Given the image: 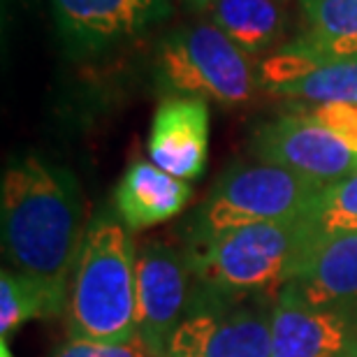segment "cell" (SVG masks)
<instances>
[{
  "instance_id": "6da1fadb",
  "label": "cell",
  "mask_w": 357,
  "mask_h": 357,
  "mask_svg": "<svg viewBox=\"0 0 357 357\" xmlns=\"http://www.w3.org/2000/svg\"><path fill=\"white\" fill-rule=\"evenodd\" d=\"M0 220L10 269L38 290L45 318L59 316L89 232L79 185L40 155H19L3 174Z\"/></svg>"
},
{
  "instance_id": "7a4b0ae2",
  "label": "cell",
  "mask_w": 357,
  "mask_h": 357,
  "mask_svg": "<svg viewBox=\"0 0 357 357\" xmlns=\"http://www.w3.org/2000/svg\"><path fill=\"white\" fill-rule=\"evenodd\" d=\"M313 234L304 218L260 223L234 230L195 234L188 251L192 278H197V306L241 295H278L297 274Z\"/></svg>"
},
{
  "instance_id": "3957f363",
  "label": "cell",
  "mask_w": 357,
  "mask_h": 357,
  "mask_svg": "<svg viewBox=\"0 0 357 357\" xmlns=\"http://www.w3.org/2000/svg\"><path fill=\"white\" fill-rule=\"evenodd\" d=\"M135 255L130 232L119 220L102 216L89 225L66 304L70 339L137 341Z\"/></svg>"
},
{
  "instance_id": "277c9868",
  "label": "cell",
  "mask_w": 357,
  "mask_h": 357,
  "mask_svg": "<svg viewBox=\"0 0 357 357\" xmlns=\"http://www.w3.org/2000/svg\"><path fill=\"white\" fill-rule=\"evenodd\" d=\"M162 86L183 98L241 105L258 89L248 54L213 24H192L169 33L158 49Z\"/></svg>"
},
{
  "instance_id": "5b68a950",
  "label": "cell",
  "mask_w": 357,
  "mask_h": 357,
  "mask_svg": "<svg viewBox=\"0 0 357 357\" xmlns=\"http://www.w3.org/2000/svg\"><path fill=\"white\" fill-rule=\"evenodd\" d=\"M325 183L276 165H237L218 178L199 211V237L304 218Z\"/></svg>"
},
{
  "instance_id": "8992f818",
  "label": "cell",
  "mask_w": 357,
  "mask_h": 357,
  "mask_svg": "<svg viewBox=\"0 0 357 357\" xmlns=\"http://www.w3.org/2000/svg\"><path fill=\"white\" fill-rule=\"evenodd\" d=\"M251 151L265 165H276L334 183L357 172V146L304 114H285L260 126L251 139Z\"/></svg>"
},
{
  "instance_id": "52a82bcc",
  "label": "cell",
  "mask_w": 357,
  "mask_h": 357,
  "mask_svg": "<svg viewBox=\"0 0 357 357\" xmlns=\"http://www.w3.org/2000/svg\"><path fill=\"white\" fill-rule=\"evenodd\" d=\"M188 255L165 241H149L135 255L137 339L153 357H165L169 337L188 306Z\"/></svg>"
},
{
  "instance_id": "ba28073f",
  "label": "cell",
  "mask_w": 357,
  "mask_h": 357,
  "mask_svg": "<svg viewBox=\"0 0 357 357\" xmlns=\"http://www.w3.org/2000/svg\"><path fill=\"white\" fill-rule=\"evenodd\" d=\"M165 357H271V311L213 302L188 311Z\"/></svg>"
},
{
  "instance_id": "9c48e42d",
  "label": "cell",
  "mask_w": 357,
  "mask_h": 357,
  "mask_svg": "<svg viewBox=\"0 0 357 357\" xmlns=\"http://www.w3.org/2000/svg\"><path fill=\"white\" fill-rule=\"evenodd\" d=\"M271 357H357V318L306 302L288 283L271 306Z\"/></svg>"
},
{
  "instance_id": "30bf717a",
  "label": "cell",
  "mask_w": 357,
  "mask_h": 357,
  "mask_svg": "<svg viewBox=\"0 0 357 357\" xmlns=\"http://www.w3.org/2000/svg\"><path fill=\"white\" fill-rule=\"evenodd\" d=\"M260 86L313 105L357 102V61L332 59L297 38L262 61Z\"/></svg>"
},
{
  "instance_id": "8fae6325",
  "label": "cell",
  "mask_w": 357,
  "mask_h": 357,
  "mask_svg": "<svg viewBox=\"0 0 357 357\" xmlns=\"http://www.w3.org/2000/svg\"><path fill=\"white\" fill-rule=\"evenodd\" d=\"M209 153V105L202 98L162 100L149 132V158L183 181L202 176Z\"/></svg>"
},
{
  "instance_id": "7c38bea8",
  "label": "cell",
  "mask_w": 357,
  "mask_h": 357,
  "mask_svg": "<svg viewBox=\"0 0 357 357\" xmlns=\"http://www.w3.org/2000/svg\"><path fill=\"white\" fill-rule=\"evenodd\" d=\"M63 38L79 52H100L132 38L167 12V0H52Z\"/></svg>"
},
{
  "instance_id": "4fadbf2b",
  "label": "cell",
  "mask_w": 357,
  "mask_h": 357,
  "mask_svg": "<svg viewBox=\"0 0 357 357\" xmlns=\"http://www.w3.org/2000/svg\"><path fill=\"white\" fill-rule=\"evenodd\" d=\"M290 283L306 302L357 318V232L313 241Z\"/></svg>"
},
{
  "instance_id": "5bb4252c",
  "label": "cell",
  "mask_w": 357,
  "mask_h": 357,
  "mask_svg": "<svg viewBox=\"0 0 357 357\" xmlns=\"http://www.w3.org/2000/svg\"><path fill=\"white\" fill-rule=\"evenodd\" d=\"M188 199L190 185L183 178L137 160L126 169L116 188V211L128 230H144L176 216Z\"/></svg>"
},
{
  "instance_id": "9a60e30c",
  "label": "cell",
  "mask_w": 357,
  "mask_h": 357,
  "mask_svg": "<svg viewBox=\"0 0 357 357\" xmlns=\"http://www.w3.org/2000/svg\"><path fill=\"white\" fill-rule=\"evenodd\" d=\"M211 24L251 54L267 52L283 35V10L276 0H209Z\"/></svg>"
},
{
  "instance_id": "2e32d148",
  "label": "cell",
  "mask_w": 357,
  "mask_h": 357,
  "mask_svg": "<svg viewBox=\"0 0 357 357\" xmlns=\"http://www.w3.org/2000/svg\"><path fill=\"white\" fill-rule=\"evenodd\" d=\"M304 42L332 59L357 61V0H299Z\"/></svg>"
},
{
  "instance_id": "e0dca14e",
  "label": "cell",
  "mask_w": 357,
  "mask_h": 357,
  "mask_svg": "<svg viewBox=\"0 0 357 357\" xmlns=\"http://www.w3.org/2000/svg\"><path fill=\"white\" fill-rule=\"evenodd\" d=\"M313 241L357 232V172L327 183L306 213Z\"/></svg>"
},
{
  "instance_id": "ac0fdd59",
  "label": "cell",
  "mask_w": 357,
  "mask_h": 357,
  "mask_svg": "<svg viewBox=\"0 0 357 357\" xmlns=\"http://www.w3.org/2000/svg\"><path fill=\"white\" fill-rule=\"evenodd\" d=\"M45 318L42 299L31 281L19 276L17 271L3 269L0 274V334L7 341L26 320Z\"/></svg>"
},
{
  "instance_id": "d6986e66",
  "label": "cell",
  "mask_w": 357,
  "mask_h": 357,
  "mask_svg": "<svg viewBox=\"0 0 357 357\" xmlns=\"http://www.w3.org/2000/svg\"><path fill=\"white\" fill-rule=\"evenodd\" d=\"M52 357H153L137 339L132 344H96L70 339L54 351Z\"/></svg>"
},
{
  "instance_id": "ffe728a7",
  "label": "cell",
  "mask_w": 357,
  "mask_h": 357,
  "mask_svg": "<svg viewBox=\"0 0 357 357\" xmlns=\"http://www.w3.org/2000/svg\"><path fill=\"white\" fill-rule=\"evenodd\" d=\"M0 355H3V357H12V353H10V348H7V341L5 339L0 341Z\"/></svg>"
},
{
  "instance_id": "44dd1931",
  "label": "cell",
  "mask_w": 357,
  "mask_h": 357,
  "mask_svg": "<svg viewBox=\"0 0 357 357\" xmlns=\"http://www.w3.org/2000/svg\"><path fill=\"white\" fill-rule=\"evenodd\" d=\"M190 3L195 5V7H204V10H206V5H209V0H190Z\"/></svg>"
},
{
  "instance_id": "7402d4cb",
  "label": "cell",
  "mask_w": 357,
  "mask_h": 357,
  "mask_svg": "<svg viewBox=\"0 0 357 357\" xmlns=\"http://www.w3.org/2000/svg\"><path fill=\"white\" fill-rule=\"evenodd\" d=\"M276 3H283V0H276Z\"/></svg>"
}]
</instances>
